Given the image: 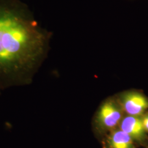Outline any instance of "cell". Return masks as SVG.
Segmentation results:
<instances>
[{
    "mask_svg": "<svg viewBox=\"0 0 148 148\" xmlns=\"http://www.w3.org/2000/svg\"><path fill=\"white\" fill-rule=\"evenodd\" d=\"M141 119L145 132L148 133V112H146L141 116Z\"/></svg>",
    "mask_w": 148,
    "mask_h": 148,
    "instance_id": "8992f818",
    "label": "cell"
},
{
    "mask_svg": "<svg viewBox=\"0 0 148 148\" xmlns=\"http://www.w3.org/2000/svg\"><path fill=\"white\" fill-rule=\"evenodd\" d=\"M119 128L126 133L133 140L142 142L146 137L141 117L126 115L123 117Z\"/></svg>",
    "mask_w": 148,
    "mask_h": 148,
    "instance_id": "277c9868",
    "label": "cell"
},
{
    "mask_svg": "<svg viewBox=\"0 0 148 148\" xmlns=\"http://www.w3.org/2000/svg\"><path fill=\"white\" fill-rule=\"evenodd\" d=\"M108 148H136L134 140L120 128L110 132L106 139Z\"/></svg>",
    "mask_w": 148,
    "mask_h": 148,
    "instance_id": "5b68a950",
    "label": "cell"
},
{
    "mask_svg": "<svg viewBox=\"0 0 148 148\" xmlns=\"http://www.w3.org/2000/svg\"><path fill=\"white\" fill-rule=\"evenodd\" d=\"M52 35L21 0H0V90L32 84Z\"/></svg>",
    "mask_w": 148,
    "mask_h": 148,
    "instance_id": "6da1fadb",
    "label": "cell"
},
{
    "mask_svg": "<svg viewBox=\"0 0 148 148\" xmlns=\"http://www.w3.org/2000/svg\"><path fill=\"white\" fill-rule=\"evenodd\" d=\"M119 103L127 115L141 117L148 110V98L137 90L124 92L120 97Z\"/></svg>",
    "mask_w": 148,
    "mask_h": 148,
    "instance_id": "3957f363",
    "label": "cell"
},
{
    "mask_svg": "<svg viewBox=\"0 0 148 148\" xmlns=\"http://www.w3.org/2000/svg\"><path fill=\"white\" fill-rule=\"evenodd\" d=\"M0 95H1V90H0Z\"/></svg>",
    "mask_w": 148,
    "mask_h": 148,
    "instance_id": "52a82bcc",
    "label": "cell"
},
{
    "mask_svg": "<svg viewBox=\"0 0 148 148\" xmlns=\"http://www.w3.org/2000/svg\"><path fill=\"white\" fill-rule=\"evenodd\" d=\"M124 112L118 101L109 99L102 103L95 118L98 128L103 131L111 132L119 128Z\"/></svg>",
    "mask_w": 148,
    "mask_h": 148,
    "instance_id": "7a4b0ae2",
    "label": "cell"
}]
</instances>
